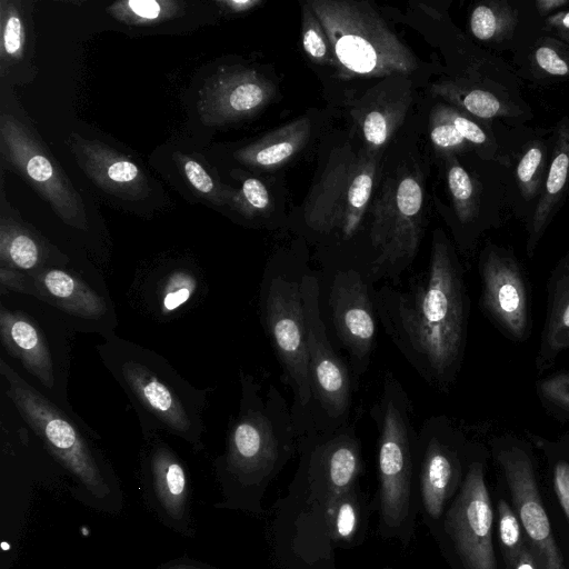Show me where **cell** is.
<instances>
[{
  "label": "cell",
  "mask_w": 569,
  "mask_h": 569,
  "mask_svg": "<svg viewBox=\"0 0 569 569\" xmlns=\"http://www.w3.org/2000/svg\"><path fill=\"white\" fill-rule=\"evenodd\" d=\"M375 301L380 322L406 360L430 385L447 389L462 363L470 307L462 269L440 230L427 272L405 290L381 287Z\"/></svg>",
  "instance_id": "6da1fadb"
},
{
  "label": "cell",
  "mask_w": 569,
  "mask_h": 569,
  "mask_svg": "<svg viewBox=\"0 0 569 569\" xmlns=\"http://www.w3.org/2000/svg\"><path fill=\"white\" fill-rule=\"evenodd\" d=\"M329 40L340 79L408 76L418 68L415 53L367 1H306Z\"/></svg>",
  "instance_id": "7a4b0ae2"
},
{
  "label": "cell",
  "mask_w": 569,
  "mask_h": 569,
  "mask_svg": "<svg viewBox=\"0 0 569 569\" xmlns=\"http://www.w3.org/2000/svg\"><path fill=\"white\" fill-rule=\"evenodd\" d=\"M107 366L127 393L160 428L196 443L203 430L202 401L158 355L126 341L100 347Z\"/></svg>",
  "instance_id": "3957f363"
},
{
  "label": "cell",
  "mask_w": 569,
  "mask_h": 569,
  "mask_svg": "<svg viewBox=\"0 0 569 569\" xmlns=\"http://www.w3.org/2000/svg\"><path fill=\"white\" fill-rule=\"evenodd\" d=\"M378 153L350 144L331 150L302 208L303 221L322 234L352 238L362 223L378 170Z\"/></svg>",
  "instance_id": "277c9868"
},
{
  "label": "cell",
  "mask_w": 569,
  "mask_h": 569,
  "mask_svg": "<svg viewBox=\"0 0 569 569\" xmlns=\"http://www.w3.org/2000/svg\"><path fill=\"white\" fill-rule=\"evenodd\" d=\"M241 385L240 410L229 432L227 461L241 478L262 477L290 450L298 426L277 387L270 385L262 395L260 385L244 375Z\"/></svg>",
  "instance_id": "5b68a950"
},
{
  "label": "cell",
  "mask_w": 569,
  "mask_h": 569,
  "mask_svg": "<svg viewBox=\"0 0 569 569\" xmlns=\"http://www.w3.org/2000/svg\"><path fill=\"white\" fill-rule=\"evenodd\" d=\"M423 184L418 170L400 167L389 176L371 207L370 243L376 252L370 281L395 278L417 254L422 237Z\"/></svg>",
  "instance_id": "8992f818"
},
{
  "label": "cell",
  "mask_w": 569,
  "mask_h": 569,
  "mask_svg": "<svg viewBox=\"0 0 569 569\" xmlns=\"http://www.w3.org/2000/svg\"><path fill=\"white\" fill-rule=\"evenodd\" d=\"M305 272L269 271L261 286V317L271 346L292 390V413L307 415L312 391L307 348V328L302 299Z\"/></svg>",
  "instance_id": "52a82bcc"
},
{
  "label": "cell",
  "mask_w": 569,
  "mask_h": 569,
  "mask_svg": "<svg viewBox=\"0 0 569 569\" xmlns=\"http://www.w3.org/2000/svg\"><path fill=\"white\" fill-rule=\"evenodd\" d=\"M411 403L397 378L388 372L371 417L379 430L378 473L381 515L386 525L399 526L409 511L412 469Z\"/></svg>",
  "instance_id": "ba28073f"
},
{
  "label": "cell",
  "mask_w": 569,
  "mask_h": 569,
  "mask_svg": "<svg viewBox=\"0 0 569 569\" xmlns=\"http://www.w3.org/2000/svg\"><path fill=\"white\" fill-rule=\"evenodd\" d=\"M2 161L19 174L67 224L88 229L84 203L64 170L34 131L11 113L0 116Z\"/></svg>",
  "instance_id": "9c48e42d"
},
{
  "label": "cell",
  "mask_w": 569,
  "mask_h": 569,
  "mask_svg": "<svg viewBox=\"0 0 569 569\" xmlns=\"http://www.w3.org/2000/svg\"><path fill=\"white\" fill-rule=\"evenodd\" d=\"M7 395L24 421L48 450L91 490L98 491L102 477L88 441L73 421L0 359Z\"/></svg>",
  "instance_id": "30bf717a"
},
{
  "label": "cell",
  "mask_w": 569,
  "mask_h": 569,
  "mask_svg": "<svg viewBox=\"0 0 569 569\" xmlns=\"http://www.w3.org/2000/svg\"><path fill=\"white\" fill-rule=\"evenodd\" d=\"M312 406L320 416L317 427L336 429L347 423L352 396L349 370L328 338L320 311V286L316 274L305 272L301 283Z\"/></svg>",
  "instance_id": "8fae6325"
},
{
  "label": "cell",
  "mask_w": 569,
  "mask_h": 569,
  "mask_svg": "<svg viewBox=\"0 0 569 569\" xmlns=\"http://www.w3.org/2000/svg\"><path fill=\"white\" fill-rule=\"evenodd\" d=\"M479 306L510 340L522 342L531 331L529 287L525 270L512 251L488 243L479 259Z\"/></svg>",
  "instance_id": "7c38bea8"
},
{
  "label": "cell",
  "mask_w": 569,
  "mask_h": 569,
  "mask_svg": "<svg viewBox=\"0 0 569 569\" xmlns=\"http://www.w3.org/2000/svg\"><path fill=\"white\" fill-rule=\"evenodd\" d=\"M370 282L361 271L339 270L328 297L332 326L357 376L369 366L377 335V309Z\"/></svg>",
  "instance_id": "4fadbf2b"
},
{
  "label": "cell",
  "mask_w": 569,
  "mask_h": 569,
  "mask_svg": "<svg viewBox=\"0 0 569 569\" xmlns=\"http://www.w3.org/2000/svg\"><path fill=\"white\" fill-rule=\"evenodd\" d=\"M493 512L483 466H469L460 492L448 510L445 527L466 569H497L491 528Z\"/></svg>",
  "instance_id": "5bb4252c"
},
{
  "label": "cell",
  "mask_w": 569,
  "mask_h": 569,
  "mask_svg": "<svg viewBox=\"0 0 569 569\" xmlns=\"http://www.w3.org/2000/svg\"><path fill=\"white\" fill-rule=\"evenodd\" d=\"M496 459L506 478L511 500L542 569H565L542 505L529 452L517 443L496 449Z\"/></svg>",
  "instance_id": "9a60e30c"
},
{
  "label": "cell",
  "mask_w": 569,
  "mask_h": 569,
  "mask_svg": "<svg viewBox=\"0 0 569 569\" xmlns=\"http://www.w3.org/2000/svg\"><path fill=\"white\" fill-rule=\"evenodd\" d=\"M276 96V87L259 71L242 66L219 68L199 92L204 124L224 126L253 117Z\"/></svg>",
  "instance_id": "2e32d148"
},
{
  "label": "cell",
  "mask_w": 569,
  "mask_h": 569,
  "mask_svg": "<svg viewBox=\"0 0 569 569\" xmlns=\"http://www.w3.org/2000/svg\"><path fill=\"white\" fill-rule=\"evenodd\" d=\"M411 84L406 76H391L350 103V114L366 149L383 148L402 124L412 102Z\"/></svg>",
  "instance_id": "e0dca14e"
},
{
  "label": "cell",
  "mask_w": 569,
  "mask_h": 569,
  "mask_svg": "<svg viewBox=\"0 0 569 569\" xmlns=\"http://www.w3.org/2000/svg\"><path fill=\"white\" fill-rule=\"evenodd\" d=\"M70 144L83 172L103 191L128 200L149 194L144 171L122 153L78 134L71 136Z\"/></svg>",
  "instance_id": "ac0fdd59"
},
{
  "label": "cell",
  "mask_w": 569,
  "mask_h": 569,
  "mask_svg": "<svg viewBox=\"0 0 569 569\" xmlns=\"http://www.w3.org/2000/svg\"><path fill=\"white\" fill-rule=\"evenodd\" d=\"M448 421L432 417L422 425L418 440L423 446L420 468V490L429 516L438 518L455 475V452L445 440Z\"/></svg>",
  "instance_id": "d6986e66"
},
{
  "label": "cell",
  "mask_w": 569,
  "mask_h": 569,
  "mask_svg": "<svg viewBox=\"0 0 569 569\" xmlns=\"http://www.w3.org/2000/svg\"><path fill=\"white\" fill-rule=\"evenodd\" d=\"M569 192V118L556 126L548 172L528 226L526 250L532 258L553 217Z\"/></svg>",
  "instance_id": "ffe728a7"
},
{
  "label": "cell",
  "mask_w": 569,
  "mask_h": 569,
  "mask_svg": "<svg viewBox=\"0 0 569 569\" xmlns=\"http://www.w3.org/2000/svg\"><path fill=\"white\" fill-rule=\"evenodd\" d=\"M569 348V250L558 260L547 280V309L536 357L538 372L550 368Z\"/></svg>",
  "instance_id": "44dd1931"
},
{
  "label": "cell",
  "mask_w": 569,
  "mask_h": 569,
  "mask_svg": "<svg viewBox=\"0 0 569 569\" xmlns=\"http://www.w3.org/2000/svg\"><path fill=\"white\" fill-rule=\"evenodd\" d=\"M0 337L7 351L46 387L54 383L53 362L44 336L23 313L0 308Z\"/></svg>",
  "instance_id": "7402d4cb"
},
{
  "label": "cell",
  "mask_w": 569,
  "mask_h": 569,
  "mask_svg": "<svg viewBox=\"0 0 569 569\" xmlns=\"http://www.w3.org/2000/svg\"><path fill=\"white\" fill-rule=\"evenodd\" d=\"M31 277L38 298L70 315L96 320L107 311L102 297L64 270L43 268Z\"/></svg>",
  "instance_id": "603a6c76"
},
{
  "label": "cell",
  "mask_w": 569,
  "mask_h": 569,
  "mask_svg": "<svg viewBox=\"0 0 569 569\" xmlns=\"http://www.w3.org/2000/svg\"><path fill=\"white\" fill-rule=\"evenodd\" d=\"M311 122L296 119L234 152L241 164L256 170H274L295 158L308 143Z\"/></svg>",
  "instance_id": "cb8c5ba5"
},
{
  "label": "cell",
  "mask_w": 569,
  "mask_h": 569,
  "mask_svg": "<svg viewBox=\"0 0 569 569\" xmlns=\"http://www.w3.org/2000/svg\"><path fill=\"white\" fill-rule=\"evenodd\" d=\"M47 251L42 241L2 210L0 219V264L30 276L42 270Z\"/></svg>",
  "instance_id": "d4e9b609"
},
{
  "label": "cell",
  "mask_w": 569,
  "mask_h": 569,
  "mask_svg": "<svg viewBox=\"0 0 569 569\" xmlns=\"http://www.w3.org/2000/svg\"><path fill=\"white\" fill-rule=\"evenodd\" d=\"M459 110L481 120L515 117L521 111L495 92L483 88H468L453 81L438 82L431 89Z\"/></svg>",
  "instance_id": "484cf974"
},
{
  "label": "cell",
  "mask_w": 569,
  "mask_h": 569,
  "mask_svg": "<svg viewBox=\"0 0 569 569\" xmlns=\"http://www.w3.org/2000/svg\"><path fill=\"white\" fill-rule=\"evenodd\" d=\"M22 2L0 1V73L3 79L27 56L28 21Z\"/></svg>",
  "instance_id": "4316f807"
},
{
  "label": "cell",
  "mask_w": 569,
  "mask_h": 569,
  "mask_svg": "<svg viewBox=\"0 0 569 569\" xmlns=\"http://www.w3.org/2000/svg\"><path fill=\"white\" fill-rule=\"evenodd\" d=\"M518 9L505 0H488L477 3L469 17L472 36L488 44H501L517 28Z\"/></svg>",
  "instance_id": "83f0119b"
},
{
  "label": "cell",
  "mask_w": 569,
  "mask_h": 569,
  "mask_svg": "<svg viewBox=\"0 0 569 569\" xmlns=\"http://www.w3.org/2000/svg\"><path fill=\"white\" fill-rule=\"evenodd\" d=\"M108 13L126 26H150L173 19L183 11L176 0H123L107 7Z\"/></svg>",
  "instance_id": "f1b7e54d"
},
{
  "label": "cell",
  "mask_w": 569,
  "mask_h": 569,
  "mask_svg": "<svg viewBox=\"0 0 569 569\" xmlns=\"http://www.w3.org/2000/svg\"><path fill=\"white\" fill-rule=\"evenodd\" d=\"M446 178L459 222H473L480 210V189L476 180L459 163L456 154L446 157Z\"/></svg>",
  "instance_id": "f546056e"
},
{
  "label": "cell",
  "mask_w": 569,
  "mask_h": 569,
  "mask_svg": "<svg viewBox=\"0 0 569 569\" xmlns=\"http://www.w3.org/2000/svg\"><path fill=\"white\" fill-rule=\"evenodd\" d=\"M154 483L162 502L177 510L184 500L187 479L184 469L167 448H158L152 457Z\"/></svg>",
  "instance_id": "4dcf8cb0"
},
{
  "label": "cell",
  "mask_w": 569,
  "mask_h": 569,
  "mask_svg": "<svg viewBox=\"0 0 569 569\" xmlns=\"http://www.w3.org/2000/svg\"><path fill=\"white\" fill-rule=\"evenodd\" d=\"M548 148L545 141H530L516 166V181L526 202L538 200L548 172Z\"/></svg>",
  "instance_id": "1f68e13d"
},
{
  "label": "cell",
  "mask_w": 569,
  "mask_h": 569,
  "mask_svg": "<svg viewBox=\"0 0 569 569\" xmlns=\"http://www.w3.org/2000/svg\"><path fill=\"white\" fill-rule=\"evenodd\" d=\"M440 117L453 124L458 132L487 160H496L499 157L498 143L489 130L479 119L459 110L451 104L438 103L433 107Z\"/></svg>",
  "instance_id": "d6a6232c"
},
{
  "label": "cell",
  "mask_w": 569,
  "mask_h": 569,
  "mask_svg": "<svg viewBox=\"0 0 569 569\" xmlns=\"http://www.w3.org/2000/svg\"><path fill=\"white\" fill-rule=\"evenodd\" d=\"M532 72L542 79L569 78V47L555 37L540 38L530 54Z\"/></svg>",
  "instance_id": "836d02e7"
},
{
  "label": "cell",
  "mask_w": 569,
  "mask_h": 569,
  "mask_svg": "<svg viewBox=\"0 0 569 569\" xmlns=\"http://www.w3.org/2000/svg\"><path fill=\"white\" fill-rule=\"evenodd\" d=\"M227 204L246 218L268 216L272 210L266 184L253 177L244 179L239 189L229 188Z\"/></svg>",
  "instance_id": "e575fe53"
},
{
  "label": "cell",
  "mask_w": 569,
  "mask_h": 569,
  "mask_svg": "<svg viewBox=\"0 0 569 569\" xmlns=\"http://www.w3.org/2000/svg\"><path fill=\"white\" fill-rule=\"evenodd\" d=\"M301 39L308 58L317 64L335 68L333 53L327 34L307 2L301 9Z\"/></svg>",
  "instance_id": "d590c367"
},
{
  "label": "cell",
  "mask_w": 569,
  "mask_h": 569,
  "mask_svg": "<svg viewBox=\"0 0 569 569\" xmlns=\"http://www.w3.org/2000/svg\"><path fill=\"white\" fill-rule=\"evenodd\" d=\"M178 162L194 192L213 204H227L229 187L218 184L200 162L187 154H178Z\"/></svg>",
  "instance_id": "8d00e7d4"
},
{
  "label": "cell",
  "mask_w": 569,
  "mask_h": 569,
  "mask_svg": "<svg viewBox=\"0 0 569 569\" xmlns=\"http://www.w3.org/2000/svg\"><path fill=\"white\" fill-rule=\"evenodd\" d=\"M198 281L186 270L171 272L160 292L161 312L169 315L188 302L196 292Z\"/></svg>",
  "instance_id": "74e56055"
},
{
  "label": "cell",
  "mask_w": 569,
  "mask_h": 569,
  "mask_svg": "<svg viewBox=\"0 0 569 569\" xmlns=\"http://www.w3.org/2000/svg\"><path fill=\"white\" fill-rule=\"evenodd\" d=\"M429 136L436 151L445 158L450 154L461 153L472 148L470 143L458 132L451 122L431 110L429 118Z\"/></svg>",
  "instance_id": "f35d334b"
},
{
  "label": "cell",
  "mask_w": 569,
  "mask_h": 569,
  "mask_svg": "<svg viewBox=\"0 0 569 569\" xmlns=\"http://www.w3.org/2000/svg\"><path fill=\"white\" fill-rule=\"evenodd\" d=\"M520 521L505 500L499 502V538L506 561L515 565L522 550Z\"/></svg>",
  "instance_id": "ab89813d"
},
{
  "label": "cell",
  "mask_w": 569,
  "mask_h": 569,
  "mask_svg": "<svg viewBox=\"0 0 569 569\" xmlns=\"http://www.w3.org/2000/svg\"><path fill=\"white\" fill-rule=\"evenodd\" d=\"M350 493L351 491L343 493L329 502L331 531L341 540H349L358 527V510Z\"/></svg>",
  "instance_id": "60d3db41"
},
{
  "label": "cell",
  "mask_w": 569,
  "mask_h": 569,
  "mask_svg": "<svg viewBox=\"0 0 569 569\" xmlns=\"http://www.w3.org/2000/svg\"><path fill=\"white\" fill-rule=\"evenodd\" d=\"M540 399L552 409L569 413V372H556L537 383Z\"/></svg>",
  "instance_id": "b9f144b4"
},
{
  "label": "cell",
  "mask_w": 569,
  "mask_h": 569,
  "mask_svg": "<svg viewBox=\"0 0 569 569\" xmlns=\"http://www.w3.org/2000/svg\"><path fill=\"white\" fill-rule=\"evenodd\" d=\"M0 288L1 292L17 291L36 296L33 278L23 271L0 264Z\"/></svg>",
  "instance_id": "7bdbcfd3"
},
{
  "label": "cell",
  "mask_w": 569,
  "mask_h": 569,
  "mask_svg": "<svg viewBox=\"0 0 569 569\" xmlns=\"http://www.w3.org/2000/svg\"><path fill=\"white\" fill-rule=\"evenodd\" d=\"M553 487L558 500L569 519V463L558 461L553 468Z\"/></svg>",
  "instance_id": "ee69618b"
},
{
  "label": "cell",
  "mask_w": 569,
  "mask_h": 569,
  "mask_svg": "<svg viewBox=\"0 0 569 569\" xmlns=\"http://www.w3.org/2000/svg\"><path fill=\"white\" fill-rule=\"evenodd\" d=\"M542 29L569 47V10H561L546 18Z\"/></svg>",
  "instance_id": "f6af8a7d"
},
{
  "label": "cell",
  "mask_w": 569,
  "mask_h": 569,
  "mask_svg": "<svg viewBox=\"0 0 569 569\" xmlns=\"http://www.w3.org/2000/svg\"><path fill=\"white\" fill-rule=\"evenodd\" d=\"M217 6L227 13H243L261 6V0H220Z\"/></svg>",
  "instance_id": "bcb514c9"
},
{
  "label": "cell",
  "mask_w": 569,
  "mask_h": 569,
  "mask_svg": "<svg viewBox=\"0 0 569 569\" xmlns=\"http://www.w3.org/2000/svg\"><path fill=\"white\" fill-rule=\"evenodd\" d=\"M569 6V0H537L535 1V8L538 14L546 19L551 14H555L561 9Z\"/></svg>",
  "instance_id": "7dc6e473"
},
{
  "label": "cell",
  "mask_w": 569,
  "mask_h": 569,
  "mask_svg": "<svg viewBox=\"0 0 569 569\" xmlns=\"http://www.w3.org/2000/svg\"><path fill=\"white\" fill-rule=\"evenodd\" d=\"M515 569H537L536 558L529 547H523L520 551Z\"/></svg>",
  "instance_id": "c3c4849f"
}]
</instances>
